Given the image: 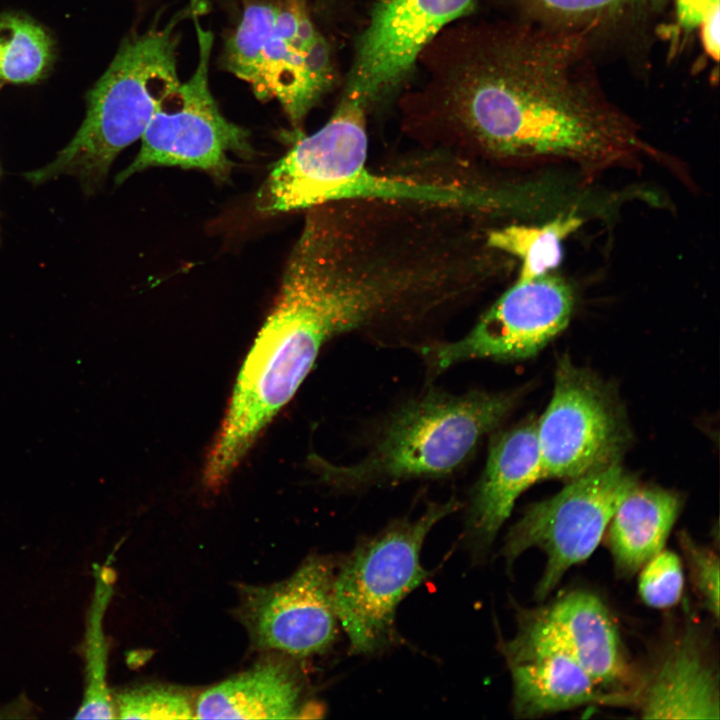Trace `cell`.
Masks as SVG:
<instances>
[{
    "instance_id": "obj_5",
    "label": "cell",
    "mask_w": 720,
    "mask_h": 720,
    "mask_svg": "<svg viewBox=\"0 0 720 720\" xmlns=\"http://www.w3.org/2000/svg\"><path fill=\"white\" fill-rule=\"evenodd\" d=\"M519 399L520 391L430 390L398 409L359 461L334 464L314 455L311 464L321 480L342 489L447 476L472 458Z\"/></svg>"
},
{
    "instance_id": "obj_11",
    "label": "cell",
    "mask_w": 720,
    "mask_h": 720,
    "mask_svg": "<svg viewBox=\"0 0 720 720\" xmlns=\"http://www.w3.org/2000/svg\"><path fill=\"white\" fill-rule=\"evenodd\" d=\"M573 307L571 288L559 276L517 280L463 337L422 352L435 373L472 360L530 358L566 328Z\"/></svg>"
},
{
    "instance_id": "obj_3",
    "label": "cell",
    "mask_w": 720,
    "mask_h": 720,
    "mask_svg": "<svg viewBox=\"0 0 720 720\" xmlns=\"http://www.w3.org/2000/svg\"><path fill=\"white\" fill-rule=\"evenodd\" d=\"M368 105L344 92L328 121L302 136L273 166L256 207L263 213L307 210L346 200L377 199L426 203L484 211L487 187L460 181H426L379 174L367 164Z\"/></svg>"
},
{
    "instance_id": "obj_9",
    "label": "cell",
    "mask_w": 720,
    "mask_h": 720,
    "mask_svg": "<svg viewBox=\"0 0 720 720\" xmlns=\"http://www.w3.org/2000/svg\"><path fill=\"white\" fill-rule=\"evenodd\" d=\"M637 484L619 463L570 479L557 494L532 504L507 534L503 554L513 562L526 550L544 552L535 597L545 599L604 536L619 503Z\"/></svg>"
},
{
    "instance_id": "obj_7",
    "label": "cell",
    "mask_w": 720,
    "mask_h": 720,
    "mask_svg": "<svg viewBox=\"0 0 720 720\" xmlns=\"http://www.w3.org/2000/svg\"><path fill=\"white\" fill-rule=\"evenodd\" d=\"M458 508L454 498L431 503L416 519L397 520L359 544L343 562L333 603L353 652L374 653L392 642L399 603L427 577L420 563L423 542Z\"/></svg>"
},
{
    "instance_id": "obj_13",
    "label": "cell",
    "mask_w": 720,
    "mask_h": 720,
    "mask_svg": "<svg viewBox=\"0 0 720 720\" xmlns=\"http://www.w3.org/2000/svg\"><path fill=\"white\" fill-rule=\"evenodd\" d=\"M475 0H376L358 40L345 92L368 105L407 76L424 48Z\"/></svg>"
},
{
    "instance_id": "obj_6",
    "label": "cell",
    "mask_w": 720,
    "mask_h": 720,
    "mask_svg": "<svg viewBox=\"0 0 720 720\" xmlns=\"http://www.w3.org/2000/svg\"><path fill=\"white\" fill-rule=\"evenodd\" d=\"M221 53L223 69L298 127L334 79L330 46L307 0H244Z\"/></svg>"
},
{
    "instance_id": "obj_4",
    "label": "cell",
    "mask_w": 720,
    "mask_h": 720,
    "mask_svg": "<svg viewBox=\"0 0 720 720\" xmlns=\"http://www.w3.org/2000/svg\"><path fill=\"white\" fill-rule=\"evenodd\" d=\"M205 0H189L165 23L125 39L88 94L84 121L46 166L25 173L33 184L61 175L79 179L86 193L103 182L116 156L140 139L158 106L180 85V25Z\"/></svg>"
},
{
    "instance_id": "obj_8",
    "label": "cell",
    "mask_w": 720,
    "mask_h": 720,
    "mask_svg": "<svg viewBox=\"0 0 720 720\" xmlns=\"http://www.w3.org/2000/svg\"><path fill=\"white\" fill-rule=\"evenodd\" d=\"M196 10L192 19L198 57L195 69L156 109L141 139V147L116 177L120 184L150 167L194 168L224 179L231 170L230 154L251 153L249 133L220 111L209 79L214 37L204 28Z\"/></svg>"
},
{
    "instance_id": "obj_12",
    "label": "cell",
    "mask_w": 720,
    "mask_h": 720,
    "mask_svg": "<svg viewBox=\"0 0 720 720\" xmlns=\"http://www.w3.org/2000/svg\"><path fill=\"white\" fill-rule=\"evenodd\" d=\"M330 560L310 557L290 577L242 591L239 615L258 648L308 656L329 647L337 634Z\"/></svg>"
},
{
    "instance_id": "obj_1",
    "label": "cell",
    "mask_w": 720,
    "mask_h": 720,
    "mask_svg": "<svg viewBox=\"0 0 720 720\" xmlns=\"http://www.w3.org/2000/svg\"><path fill=\"white\" fill-rule=\"evenodd\" d=\"M469 54L444 81L443 95L455 121L491 155L593 169L645 148L582 73L576 34L499 32Z\"/></svg>"
},
{
    "instance_id": "obj_20",
    "label": "cell",
    "mask_w": 720,
    "mask_h": 720,
    "mask_svg": "<svg viewBox=\"0 0 720 720\" xmlns=\"http://www.w3.org/2000/svg\"><path fill=\"white\" fill-rule=\"evenodd\" d=\"M583 223L573 213L561 214L542 225L512 224L486 233L489 248L517 257L521 262L518 281L542 277L556 269L563 258V241Z\"/></svg>"
},
{
    "instance_id": "obj_14",
    "label": "cell",
    "mask_w": 720,
    "mask_h": 720,
    "mask_svg": "<svg viewBox=\"0 0 720 720\" xmlns=\"http://www.w3.org/2000/svg\"><path fill=\"white\" fill-rule=\"evenodd\" d=\"M512 678L514 713L521 718L585 705L627 703L601 686L553 637L522 616L516 636L503 643Z\"/></svg>"
},
{
    "instance_id": "obj_22",
    "label": "cell",
    "mask_w": 720,
    "mask_h": 720,
    "mask_svg": "<svg viewBox=\"0 0 720 720\" xmlns=\"http://www.w3.org/2000/svg\"><path fill=\"white\" fill-rule=\"evenodd\" d=\"M52 42L31 20L17 15L0 16V79L33 83L47 71Z\"/></svg>"
},
{
    "instance_id": "obj_29",
    "label": "cell",
    "mask_w": 720,
    "mask_h": 720,
    "mask_svg": "<svg viewBox=\"0 0 720 720\" xmlns=\"http://www.w3.org/2000/svg\"><path fill=\"white\" fill-rule=\"evenodd\" d=\"M207 3L212 2L224 8L226 11H231L233 16H237L239 7L237 6L236 0H205Z\"/></svg>"
},
{
    "instance_id": "obj_16",
    "label": "cell",
    "mask_w": 720,
    "mask_h": 720,
    "mask_svg": "<svg viewBox=\"0 0 720 720\" xmlns=\"http://www.w3.org/2000/svg\"><path fill=\"white\" fill-rule=\"evenodd\" d=\"M605 689L630 702L631 672L617 627L603 601L577 590L526 614Z\"/></svg>"
},
{
    "instance_id": "obj_19",
    "label": "cell",
    "mask_w": 720,
    "mask_h": 720,
    "mask_svg": "<svg viewBox=\"0 0 720 720\" xmlns=\"http://www.w3.org/2000/svg\"><path fill=\"white\" fill-rule=\"evenodd\" d=\"M680 507V497L660 487L636 484L625 495L608 524L606 537L620 575H634L663 550Z\"/></svg>"
},
{
    "instance_id": "obj_27",
    "label": "cell",
    "mask_w": 720,
    "mask_h": 720,
    "mask_svg": "<svg viewBox=\"0 0 720 720\" xmlns=\"http://www.w3.org/2000/svg\"><path fill=\"white\" fill-rule=\"evenodd\" d=\"M675 3L677 23L686 31L699 28L712 12L720 9L719 0H675Z\"/></svg>"
},
{
    "instance_id": "obj_26",
    "label": "cell",
    "mask_w": 720,
    "mask_h": 720,
    "mask_svg": "<svg viewBox=\"0 0 720 720\" xmlns=\"http://www.w3.org/2000/svg\"><path fill=\"white\" fill-rule=\"evenodd\" d=\"M693 586L704 608L719 618V557L710 548L698 544L688 533L678 536Z\"/></svg>"
},
{
    "instance_id": "obj_17",
    "label": "cell",
    "mask_w": 720,
    "mask_h": 720,
    "mask_svg": "<svg viewBox=\"0 0 720 720\" xmlns=\"http://www.w3.org/2000/svg\"><path fill=\"white\" fill-rule=\"evenodd\" d=\"M638 696L646 719H719L718 673L687 629L659 659Z\"/></svg>"
},
{
    "instance_id": "obj_21",
    "label": "cell",
    "mask_w": 720,
    "mask_h": 720,
    "mask_svg": "<svg viewBox=\"0 0 720 720\" xmlns=\"http://www.w3.org/2000/svg\"><path fill=\"white\" fill-rule=\"evenodd\" d=\"M93 571L95 585L84 645L85 687L75 718L111 719L116 718V711L107 685V643L103 623L113 594L115 575L106 565H95Z\"/></svg>"
},
{
    "instance_id": "obj_15",
    "label": "cell",
    "mask_w": 720,
    "mask_h": 720,
    "mask_svg": "<svg viewBox=\"0 0 720 720\" xmlns=\"http://www.w3.org/2000/svg\"><path fill=\"white\" fill-rule=\"evenodd\" d=\"M541 479L545 478L534 418L492 436L467 515V538L476 552L492 544L518 497Z\"/></svg>"
},
{
    "instance_id": "obj_24",
    "label": "cell",
    "mask_w": 720,
    "mask_h": 720,
    "mask_svg": "<svg viewBox=\"0 0 720 720\" xmlns=\"http://www.w3.org/2000/svg\"><path fill=\"white\" fill-rule=\"evenodd\" d=\"M121 719H191L194 707L181 690L163 685H142L123 690L113 698Z\"/></svg>"
},
{
    "instance_id": "obj_25",
    "label": "cell",
    "mask_w": 720,
    "mask_h": 720,
    "mask_svg": "<svg viewBox=\"0 0 720 720\" xmlns=\"http://www.w3.org/2000/svg\"><path fill=\"white\" fill-rule=\"evenodd\" d=\"M641 569L638 592L646 605L663 609L680 600L684 574L678 555L662 550Z\"/></svg>"
},
{
    "instance_id": "obj_23",
    "label": "cell",
    "mask_w": 720,
    "mask_h": 720,
    "mask_svg": "<svg viewBox=\"0 0 720 720\" xmlns=\"http://www.w3.org/2000/svg\"><path fill=\"white\" fill-rule=\"evenodd\" d=\"M662 0H528L536 12L560 28L591 26L654 8Z\"/></svg>"
},
{
    "instance_id": "obj_2",
    "label": "cell",
    "mask_w": 720,
    "mask_h": 720,
    "mask_svg": "<svg viewBox=\"0 0 720 720\" xmlns=\"http://www.w3.org/2000/svg\"><path fill=\"white\" fill-rule=\"evenodd\" d=\"M343 333L338 314L317 284L285 270L208 453L203 478L209 488L226 482L261 431L292 399L322 347Z\"/></svg>"
},
{
    "instance_id": "obj_18",
    "label": "cell",
    "mask_w": 720,
    "mask_h": 720,
    "mask_svg": "<svg viewBox=\"0 0 720 720\" xmlns=\"http://www.w3.org/2000/svg\"><path fill=\"white\" fill-rule=\"evenodd\" d=\"M302 683L280 660H266L205 690L194 706L201 719H291L302 712Z\"/></svg>"
},
{
    "instance_id": "obj_10",
    "label": "cell",
    "mask_w": 720,
    "mask_h": 720,
    "mask_svg": "<svg viewBox=\"0 0 720 720\" xmlns=\"http://www.w3.org/2000/svg\"><path fill=\"white\" fill-rule=\"evenodd\" d=\"M536 435L544 478L568 480L619 463L630 437L608 387L568 357L558 361Z\"/></svg>"
},
{
    "instance_id": "obj_28",
    "label": "cell",
    "mask_w": 720,
    "mask_h": 720,
    "mask_svg": "<svg viewBox=\"0 0 720 720\" xmlns=\"http://www.w3.org/2000/svg\"><path fill=\"white\" fill-rule=\"evenodd\" d=\"M720 9L712 12L700 25L701 39L706 52L715 60L719 56Z\"/></svg>"
}]
</instances>
